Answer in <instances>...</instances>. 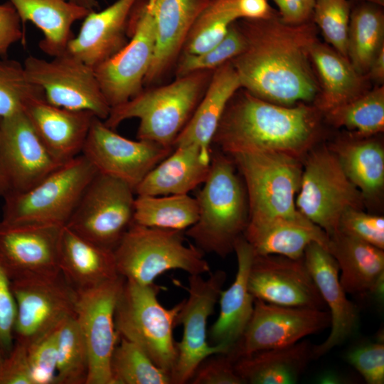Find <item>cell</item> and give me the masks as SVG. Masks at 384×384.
Here are the masks:
<instances>
[{
	"mask_svg": "<svg viewBox=\"0 0 384 384\" xmlns=\"http://www.w3.org/2000/svg\"><path fill=\"white\" fill-rule=\"evenodd\" d=\"M238 26L246 46L230 62L242 87L257 97L284 106L316 97L319 88L310 50L317 38L311 23L287 24L274 14L267 18L245 19Z\"/></svg>",
	"mask_w": 384,
	"mask_h": 384,
	"instance_id": "1",
	"label": "cell"
},
{
	"mask_svg": "<svg viewBox=\"0 0 384 384\" xmlns=\"http://www.w3.org/2000/svg\"><path fill=\"white\" fill-rule=\"evenodd\" d=\"M319 111L304 104H274L245 90L228 102L212 146L229 156L279 152L303 160L319 137Z\"/></svg>",
	"mask_w": 384,
	"mask_h": 384,
	"instance_id": "2",
	"label": "cell"
},
{
	"mask_svg": "<svg viewBox=\"0 0 384 384\" xmlns=\"http://www.w3.org/2000/svg\"><path fill=\"white\" fill-rule=\"evenodd\" d=\"M196 198V222L184 231L204 253L225 257L234 252L249 222L243 180L233 158L212 147L210 171Z\"/></svg>",
	"mask_w": 384,
	"mask_h": 384,
	"instance_id": "3",
	"label": "cell"
},
{
	"mask_svg": "<svg viewBox=\"0 0 384 384\" xmlns=\"http://www.w3.org/2000/svg\"><path fill=\"white\" fill-rule=\"evenodd\" d=\"M212 73L195 72L176 78L171 83L142 90L128 101L112 107L103 122L114 130L122 122L137 118L139 121L137 139L174 148L201 100Z\"/></svg>",
	"mask_w": 384,
	"mask_h": 384,
	"instance_id": "4",
	"label": "cell"
},
{
	"mask_svg": "<svg viewBox=\"0 0 384 384\" xmlns=\"http://www.w3.org/2000/svg\"><path fill=\"white\" fill-rule=\"evenodd\" d=\"M117 273L125 279L149 284L161 274L181 270L189 275L210 272L204 252L186 244L184 231L132 223L113 250Z\"/></svg>",
	"mask_w": 384,
	"mask_h": 384,
	"instance_id": "5",
	"label": "cell"
},
{
	"mask_svg": "<svg viewBox=\"0 0 384 384\" xmlns=\"http://www.w3.org/2000/svg\"><path fill=\"white\" fill-rule=\"evenodd\" d=\"M156 284L125 279L116 304L114 322L119 336L139 346L159 368L170 375L177 358L173 329L183 300L171 309L161 305Z\"/></svg>",
	"mask_w": 384,
	"mask_h": 384,
	"instance_id": "6",
	"label": "cell"
},
{
	"mask_svg": "<svg viewBox=\"0 0 384 384\" xmlns=\"http://www.w3.org/2000/svg\"><path fill=\"white\" fill-rule=\"evenodd\" d=\"M247 191L249 222L294 218L303 160L279 152H242L230 156Z\"/></svg>",
	"mask_w": 384,
	"mask_h": 384,
	"instance_id": "7",
	"label": "cell"
},
{
	"mask_svg": "<svg viewBox=\"0 0 384 384\" xmlns=\"http://www.w3.org/2000/svg\"><path fill=\"white\" fill-rule=\"evenodd\" d=\"M97 174L81 154L62 164L26 193L4 200L1 220L65 226Z\"/></svg>",
	"mask_w": 384,
	"mask_h": 384,
	"instance_id": "8",
	"label": "cell"
},
{
	"mask_svg": "<svg viewBox=\"0 0 384 384\" xmlns=\"http://www.w3.org/2000/svg\"><path fill=\"white\" fill-rule=\"evenodd\" d=\"M365 201L329 148L311 149L303 159L295 199L297 209L329 237L338 230L343 213L363 209Z\"/></svg>",
	"mask_w": 384,
	"mask_h": 384,
	"instance_id": "9",
	"label": "cell"
},
{
	"mask_svg": "<svg viewBox=\"0 0 384 384\" xmlns=\"http://www.w3.org/2000/svg\"><path fill=\"white\" fill-rule=\"evenodd\" d=\"M134 190L97 173L65 225L80 236L114 250L134 223Z\"/></svg>",
	"mask_w": 384,
	"mask_h": 384,
	"instance_id": "10",
	"label": "cell"
},
{
	"mask_svg": "<svg viewBox=\"0 0 384 384\" xmlns=\"http://www.w3.org/2000/svg\"><path fill=\"white\" fill-rule=\"evenodd\" d=\"M227 274L222 270L210 272L205 279L201 274L189 275L188 297L183 300L176 325L183 326V336L176 342L177 358L171 373L172 384L189 383L196 369L207 357L230 351L223 344L210 345L207 340V322L218 302Z\"/></svg>",
	"mask_w": 384,
	"mask_h": 384,
	"instance_id": "11",
	"label": "cell"
},
{
	"mask_svg": "<svg viewBox=\"0 0 384 384\" xmlns=\"http://www.w3.org/2000/svg\"><path fill=\"white\" fill-rule=\"evenodd\" d=\"M130 41L117 53L95 68L101 90L110 107L121 105L143 90L155 48L149 0H137L132 11Z\"/></svg>",
	"mask_w": 384,
	"mask_h": 384,
	"instance_id": "12",
	"label": "cell"
},
{
	"mask_svg": "<svg viewBox=\"0 0 384 384\" xmlns=\"http://www.w3.org/2000/svg\"><path fill=\"white\" fill-rule=\"evenodd\" d=\"M62 164L23 111L0 118V198L4 201L26 193Z\"/></svg>",
	"mask_w": 384,
	"mask_h": 384,
	"instance_id": "13",
	"label": "cell"
},
{
	"mask_svg": "<svg viewBox=\"0 0 384 384\" xmlns=\"http://www.w3.org/2000/svg\"><path fill=\"white\" fill-rule=\"evenodd\" d=\"M50 60L28 56L23 67L28 78L41 87L50 104L69 110H87L105 120L111 107L98 82L95 68L65 53Z\"/></svg>",
	"mask_w": 384,
	"mask_h": 384,
	"instance_id": "14",
	"label": "cell"
},
{
	"mask_svg": "<svg viewBox=\"0 0 384 384\" xmlns=\"http://www.w3.org/2000/svg\"><path fill=\"white\" fill-rule=\"evenodd\" d=\"M11 286L16 305L14 341L29 345L75 316L78 292L61 272L11 280Z\"/></svg>",
	"mask_w": 384,
	"mask_h": 384,
	"instance_id": "15",
	"label": "cell"
},
{
	"mask_svg": "<svg viewBox=\"0 0 384 384\" xmlns=\"http://www.w3.org/2000/svg\"><path fill=\"white\" fill-rule=\"evenodd\" d=\"M330 325L329 312L324 309L282 306L255 299L249 322L229 353L236 361L256 351L294 344Z\"/></svg>",
	"mask_w": 384,
	"mask_h": 384,
	"instance_id": "16",
	"label": "cell"
},
{
	"mask_svg": "<svg viewBox=\"0 0 384 384\" xmlns=\"http://www.w3.org/2000/svg\"><path fill=\"white\" fill-rule=\"evenodd\" d=\"M173 150L154 142L125 138L95 117L81 154L97 173L117 178L134 190Z\"/></svg>",
	"mask_w": 384,
	"mask_h": 384,
	"instance_id": "17",
	"label": "cell"
},
{
	"mask_svg": "<svg viewBox=\"0 0 384 384\" xmlns=\"http://www.w3.org/2000/svg\"><path fill=\"white\" fill-rule=\"evenodd\" d=\"M124 278L118 276L95 287L78 292L75 319L89 356L86 384H112L110 361L119 336L114 311Z\"/></svg>",
	"mask_w": 384,
	"mask_h": 384,
	"instance_id": "18",
	"label": "cell"
},
{
	"mask_svg": "<svg viewBox=\"0 0 384 384\" xmlns=\"http://www.w3.org/2000/svg\"><path fill=\"white\" fill-rule=\"evenodd\" d=\"M63 227L0 220V263L11 281L60 273L59 242Z\"/></svg>",
	"mask_w": 384,
	"mask_h": 384,
	"instance_id": "19",
	"label": "cell"
},
{
	"mask_svg": "<svg viewBox=\"0 0 384 384\" xmlns=\"http://www.w3.org/2000/svg\"><path fill=\"white\" fill-rule=\"evenodd\" d=\"M248 289L255 299L282 306L324 309L326 306L304 257L254 255Z\"/></svg>",
	"mask_w": 384,
	"mask_h": 384,
	"instance_id": "20",
	"label": "cell"
},
{
	"mask_svg": "<svg viewBox=\"0 0 384 384\" xmlns=\"http://www.w3.org/2000/svg\"><path fill=\"white\" fill-rule=\"evenodd\" d=\"M305 264L329 307L331 331L326 339L312 348L313 358L326 354L334 347L351 337L358 326L357 307L346 296L339 280L338 263L321 244H309L304 253Z\"/></svg>",
	"mask_w": 384,
	"mask_h": 384,
	"instance_id": "21",
	"label": "cell"
},
{
	"mask_svg": "<svg viewBox=\"0 0 384 384\" xmlns=\"http://www.w3.org/2000/svg\"><path fill=\"white\" fill-rule=\"evenodd\" d=\"M155 34L153 60L144 85L160 80L176 63L186 39L210 0H149Z\"/></svg>",
	"mask_w": 384,
	"mask_h": 384,
	"instance_id": "22",
	"label": "cell"
},
{
	"mask_svg": "<svg viewBox=\"0 0 384 384\" xmlns=\"http://www.w3.org/2000/svg\"><path fill=\"white\" fill-rule=\"evenodd\" d=\"M137 0H117L83 19L66 52L94 68L117 53L127 42L130 15Z\"/></svg>",
	"mask_w": 384,
	"mask_h": 384,
	"instance_id": "23",
	"label": "cell"
},
{
	"mask_svg": "<svg viewBox=\"0 0 384 384\" xmlns=\"http://www.w3.org/2000/svg\"><path fill=\"white\" fill-rule=\"evenodd\" d=\"M23 112L50 152L63 163L81 154L96 117L87 110L53 105L46 98L31 101Z\"/></svg>",
	"mask_w": 384,
	"mask_h": 384,
	"instance_id": "24",
	"label": "cell"
},
{
	"mask_svg": "<svg viewBox=\"0 0 384 384\" xmlns=\"http://www.w3.org/2000/svg\"><path fill=\"white\" fill-rule=\"evenodd\" d=\"M234 252L238 269L235 279L225 290H222L218 302L220 311L210 327V345H225L230 349L242 336L251 317L255 298L248 289V275L255 255L251 245L243 235L235 242Z\"/></svg>",
	"mask_w": 384,
	"mask_h": 384,
	"instance_id": "25",
	"label": "cell"
},
{
	"mask_svg": "<svg viewBox=\"0 0 384 384\" xmlns=\"http://www.w3.org/2000/svg\"><path fill=\"white\" fill-rule=\"evenodd\" d=\"M211 152L194 145L174 147L135 188L136 196L188 194L207 178Z\"/></svg>",
	"mask_w": 384,
	"mask_h": 384,
	"instance_id": "26",
	"label": "cell"
},
{
	"mask_svg": "<svg viewBox=\"0 0 384 384\" xmlns=\"http://www.w3.org/2000/svg\"><path fill=\"white\" fill-rule=\"evenodd\" d=\"M240 88V80L230 61L214 70L201 100L176 138L174 148L194 145L211 152L213 138L220 119Z\"/></svg>",
	"mask_w": 384,
	"mask_h": 384,
	"instance_id": "27",
	"label": "cell"
},
{
	"mask_svg": "<svg viewBox=\"0 0 384 384\" xmlns=\"http://www.w3.org/2000/svg\"><path fill=\"white\" fill-rule=\"evenodd\" d=\"M243 237L255 255H277L292 259L304 256L306 247L316 242L328 250L329 238L301 213L296 217L248 223Z\"/></svg>",
	"mask_w": 384,
	"mask_h": 384,
	"instance_id": "28",
	"label": "cell"
},
{
	"mask_svg": "<svg viewBox=\"0 0 384 384\" xmlns=\"http://www.w3.org/2000/svg\"><path fill=\"white\" fill-rule=\"evenodd\" d=\"M61 274L77 292L119 276L113 250L98 245L63 226L59 242Z\"/></svg>",
	"mask_w": 384,
	"mask_h": 384,
	"instance_id": "29",
	"label": "cell"
},
{
	"mask_svg": "<svg viewBox=\"0 0 384 384\" xmlns=\"http://www.w3.org/2000/svg\"><path fill=\"white\" fill-rule=\"evenodd\" d=\"M16 9L23 26L32 23L43 33L40 49L55 57L66 52L74 37L72 27L91 11L69 0H8Z\"/></svg>",
	"mask_w": 384,
	"mask_h": 384,
	"instance_id": "30",
	"label": "cell"
},
{
	"mask_svg": "<svg viewBox=\"0 0 384 384\" xmlns=\"http://www.w3.org/2000/svg\"><path fill=\"white\" fill-rule=\"evenodd\" d=\"M312 348L303 341L256 351L236 360L235 368L244 384L296 383L313 359Z\"/></svg>",
	"mask_w": 384,
	"mask_h": 384,
	"instance_id": "31",
	"label": "cell"
},
{
	"mask_svg": "<svg viewBox=\"0 0 384 384\" xmlns=\"http://www.w3.org/2000/svg\"><path fill=\"white\" fill-rule=\"evenodd\" d=\"M328 250L339 267V280L346 293L368 294L384 274V250L338 230L329 237Z\"/></svg>",
	"mask_w": 384,
	"mask_h": 384,
	"instance_id": "32",
	"label": "cell"
},
{
	"mask_svg": "<svg viewBox=\"0 0 384 384\" xmlns=\"http://www.w3.org/2000/svg\"><path fill=\"white\" fill-rule=\"evenodd\" d=\"M310 58L321 87L316 102L320 112L326 113L366 92L363 76L336 50L316 41L311 48Z\"/></svg>",
	"mask_w": 384,
	"mask_h": 384,
	"instance_id": "33",
	"label": "cell"
},
{
	"mask_svg": "<svg viewBox=\"0 0 384 384\" xmlns=\"http://www.w3.org/2000/svg\"><path fill=\"white\" fill-rule=\"evenodd\" d=\"M344 173L358 188L365 203L380 200L384 188V149L370 137H353L329 147Z\"/></svg>",
	"mask_w": 384,
	"mask_h": 384,
	"instance_id": "34",
	"label": "cell"
},
{
	"mask_svg": "<svg viewBox=\"0 0 384 384\" xmlns=\"http://www.w3.org/2000/svg\"><path fill=\"white\" fill-rule=\"evenodd\" d=\"M198 217L196 197L189 194L136 196L134 223L149 228L185 231Z\"/></svg>",
	"mask_w": 384,
	"mask_h": 384,
	"instance_id": "35",
	"label": "cell"
},
{
	"mask_svg": "<svg viewBox=\"0 0 384 384\" xmlns=\"http://www.w3.org/2000/svg\"><path fill=\"white\" fill-rule=\"evenodd\" d=\"M380 6L366 3L350 14L347 55L355 70L367 73L371 63L384 46V15Z\"/></svg>",
	"mask_w": 384,
	"mask_h": 384,
	"instance_id": "36",
	"label": "cell"
},
{
	"mask_svg": "<svg viewBox=\"0 0 384 384\" xmlns=\"http://www.w3.org/2000/svg\"><path fill=\"white\" fill-rule=\"evenodd\" d=\"M245 0H210L195 21L181 53L199 54L218 44L238 19H246Z\"/></svg>",
	"mask_w": 384,
	"mask_h": 384,
	"instance_id": "37",
	"label": "cell"
},
{
	"mask_svg": "<svg viewBox=\"0 0 384 384\" xmlns=\"http://www.w3.org/2000/svg\"><path fill=\"white\" fill-rule=\"evenodd\" d=\"M335 127H343L356 137H370L384 130V87L366 92L325 113Z\"/></svg>",
	"mask_w": 384,
	"mask_h": 384,
	"instance_id": "38",
	"label": "cell"
},
{
	"mask_svg": "<svg viewBox=\"0 0 384 384\" xmlns=\"http://www.w3.org/2000/svg\"><path fill=\"white\" fill-rule=\"evenodd\" d=\"M110 370L112 384H172L168 372L139 346L121 336L112 353Z\"/></svg>",
	"mask_w": 384,
	"mask_h": 384,
	"instance_id": "39",
	"label": "cell"
},
{
	"mask_svg": "<svg viewBox=\"0 0 384 384\" xmlns=\"http://www.w3.org/2000/svg\"><path fill=\"white\" fill-rule=\"evenodd\" d=\"M87 346L75 316L58 329L56 384H86L89 374Z\"/></svg>",
	"mask_w": 384,
	"mask_h": 384,
	"instance_id": "40",
	"label": "cell"
},
{
	"mask_svg": "<svg viewBox=\"0 0 384 384\" xmlns=\"http://www.w3.org/2000/svg\"><path fill=\"white\" fill-rule=\"evenodd\" d=\"M45 98L41 87L28 78L23 65L0 58V118L24 111L31 101Z\"/></svg>",
	"mask_w": 384,
	"mask_h": 384,
	"instance_id": "41",
	"label": "cell"
},
{
	"mask_svg": "<svg viewBox=\"0 0 384 384\" xmlns=\"http://www.w3.org/2000/svg\"><path fill=\"white\" fill-rule=\"evenodd\" d=\"M245 46L242 31L233 23L224 38L213 48L199 54L180 55L176 62V78L198 71H213L240 54Z\"/></svg>",
	"mask_w": 384,
	"mask_h": 384,
	"instance_id": "42",
	"label": "cell"
},
{
	"mask_svg": "<svg viewBox=\"0 0 384 384\" xmlns=\"http://www.w3.org/2000/svg\"><path fill=\"white\" fill-rule=\"evenodd\" d=\"M351 6L348 0H315L314 20L326 41L346 57Z\"/></svg>",
	"mask_w": 384,
	"mask_h": 384,
	"instance_id": "43",
	"label": "cell"
},
{
	"mask_svg": "<svg viewBox=\"0 0 384 384\" xmlns=\"http://www.w3.org/2000/svg\"><path fill=\"white\" fill-rule=\"evenodd\" d=\"M58 329L26 346L33 384H56Z\"/></svg>",
	"mask_w": 384,
	"mask_h": 384,
	"instance_id": "44",
	"label": "cell"
},
{
	"mask_svg": "<svg viewBox=\"0 0 384 384\" xmlns=\"http://www.w3.org/2000/svg\"><path fill=\"white\" fill-rule=\"evenodd\" d=\"M338 230L384 250V218L363 209H349L341 215Z\"/></svg>",
	"mask_w": 384,
	"mask_h": 384,
	"instance_id": "45",
	"label": "cell"
},
{
	"mask_svg": "<svg viewBox=\"0 0 384 384\" xmlns=\"http://www.w3.org/2000/svg\"><path fill=\"white\" fill-rule=\"evenodd\" d=\"M348 361L359 372L368 384L384 383V343L382 338L351 349Z\"/></svg>",
	"mask_w": 384,
	"mask_h": 384,
	"instance_id": "46",
	"label": "cell"
},
{
	"mask_svg": "<svg viewBox=\"0 0 384 384\" xmlns=\"http://www.w3.org/2000/svg\"><path fill=\"white\" fill-rule=\"evenodd\" d=\"M235 360L229 353L211 355L196 369L191 384H244L235 368Z\"/></svg>",
	"mask_w": 384,
	"mask_h": 384,
	"instance_id": "47",
	"label": "cell"
},
{
	"mask_svg": "<svg viewBox=\"0 0 384 384\" xmlns=\"http://www.w3.org/2000/svg\"><path fill=\"white\" fill-rule=\"evenodd\" d=\"M16 305L9 279L0 263V353L6 356L14 344Z\"/></svg>",
	"mask_w": 384,
	"mask_h": 384,
	"instance_id": "48",
	"label": "cell"
},
{
	"mask_svg": "<svg viewBox=\"0 0 384 384\" xmlns=\"http://www.w3.org/2000/svg\"><path fill=\"white\" fill-rule=\"evenodd\" d=\"M0 384H33L26 346L14 341L0 363Z\"/></svg>",
	"mask_w": 384,
	"mask_h": 384,
	"instance_id": "49",
	"label": "cell"
},
{
	"mask_svg": "<svg viewBox=\"0 0 384 384\" xmlns=\"http://www.w3.org/2000/svg\"><path fill=\"white\" fill-rule=\"evenodd\" d=\"M19 41L26 43L25 28L16 9L9 1L0 4V58H6L10 48Z\"/></svg>",
	"mask_w": 384,
	"mask_h": 384,
	"instance_id": "50",
	"label": "cell"
},
{
	"mask_svg": "<svg viewBox=\"0 0 384 384\" xmlns=\"http://www.w3.org/2000/svg\"><path fill=\"white\" fill-rule=\"evenodd\" d=\"M279 8V16L287 24H301L313 14L314 0H272Z\"/></svg>",
	"mask_w": 384,
	"mask_h": 384,
	"instance_id": "51",
	"label": "cell"
},
{
	"mask_svg": "<svg viewBox=\"0 0 384 384\" xmlns=\"http://www.w3.org/2000/svg\"><path fill=\"white\" fill-rule=\"evenodd\" d=\"M367 73L371 79L383 84L384 80V46L373 59Z\"/></svg>",
	"mask_w": 384,
	"mask_h": 384,
	"instance_id": "52",
	"label": "cell"
},
{
	"mask_svg": "<svg viewBox=\"0 0 384 384\" xmlns=\"http://www.w3.org/2000/svg\"><path fill=\"white\" fill-rule=\"evenodd\" d=\"M320 384H341L346 383V379L341 375L334 371H326L321 374L317 380Z\"/></svg>",
	"mask_w": 384,
	"mask_h": 384,
	"instance_id": "53",
	"label": "cell"
},
{
	"mask_svg": "<svg viewBox=\"0 0 384 384\" xmlns=\"http://www.w3.org/2000/svg\"><path fill=\"white\" fill-rule=\"evenodd\" d=\"M380 304L383 302L384 299V274L375 282L369 294Z\"/></svg>",
	"mask_w": 384,
	"mask_h": 384,
	"instance_id": "54",
	"label": "cell"
},
{
	"mask_svg": "<svg viewBox=\"0 0 384 384\" xmlns=\"http://www.w3.org/2000/svg\"><path fill=\"white\" fill-rule=\"evenodd\" d=\"M69 1L80 6H82L91 11H96V9L99 6L97 0H69Z\"/></svg>",
	"mask_w": 384,
	"mask_h": 384,
	"instance_id": "55",
	"label": "cell"
},
{
	"mask_svg": "<svg viewBox=\"0 0 384 384\" xmlns=\"http://www.w3.org/2000/svg\"><path fill=\"white\" fill-rule=\"evenodd\" d=\"M363 1H366L368 3L374 4L380 6H383L384 4V0H363Z\"/></svg>",
	"mask_w": 384,
	"mask_h": 384,
	"instance_id": "56",
	"label": "cell"
},
{
	"mask_svg": "<svg viewBox=\"0 0 384 384\" xmlns=\"http://www.w3.org/2000/svg\"><path fill=\"white\" fill-rule=\"evenodd\" d=\"M5 356H4L1 353H0V363L1 362V361L3 360V358H4Z\"/></svg>",
	"mask_w": 384,
	"mask_h": 384,
	"instance_id": "57",
	"label": "cell"
},
{
	"mask_svg": "<svg viewBox=\"0 0 384 384\" xmlns=\"http://www.w3.org/2000/svg\"><path fill=\"white\" fill-rule=\"evenodd\" d=\"M314 1H315V0H314Z\"/></svg>",
	"mask_w": 384,
	"mask_h": 384,
	"instance_id": "58",
	"label": "cell"
}]
</instances>
